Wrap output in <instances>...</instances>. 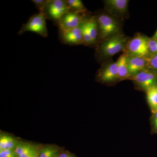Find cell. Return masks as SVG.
<instances>
[{"instance_id": "cell-17", "label": "cell", "mask_w": 157, "mask_h": 157, "mask_svg": "<svg viewBox=\"0 0 157 157\" xmlns=\"http://www.w3.org/2000/svg\"><path fill=\"white\" fill-rule=\"evenodd\" d=\"M69 11L86 13V9L80 0H66Z\"/></svg>"}, {"instance_id": "cell-8", "label": "cell", "mask_w": 157, "mask_h": 157, "mask_svg": "<svg viewBox=\"0 0 157 157\" xmlns=\"http://www.w3.org/2000/svg\"><path fill=\"white\" fill-rule=\"evenodd\" d=\"M59 39L62 43L66 45H83V38L80 25L75 28L68 30H59Z\"/></svg>"}, {"instance_id": "cell-16", "label": "cell", "mask_w": 157, "mask_h": 157, "mask_svg": "<svg viewBox=\"0 0 157 157\" xmlns=\"http://www.w3.org/2000/svg\"><path fill=\"white\" fill-rule=\"evenodd\" d=\"M147 100L154 113L157 112V85L154 86L147 90Z\"/></svg>"}, {"instance_id": "cell-12", "label": "cell", "mask_w": 157, "mask_h": 157, "mask_svg": "<svg viewBox=\"0 0 157 157\" xmlns=\"http://www.w3.org/2000/svg\"><path fill=\"white\" fill-rule=\"evenodd\" d=\"M147 66L146 57L129 55L128 66L131 76L145 69Z\"/></svg>"}, {"instance_id": "cell-1", "label": "cell", "mask_w": 157, "mask_h": 157, "mask_svg": "<svg viewBox=\"0 0 157 157\" xmlns=\"http://www.w3.org/2000/svg\"><path fill=\"white\" fill-rule=\"evenodd\" d=\"M128 38L119 34L105 39L98 46L97 52L99 56L110 57L115 55L126 47Z\"/></svg>"}, {"instance_id": "cell-13", "label": "cell", "mask_w": 157, "mask_h": 157, "mask_svg": "<svg viewBox=\"0 0 157 157\" xmlns=\"http://www.w3.org/2000/svg\"><path fill=\"white\" fill-rule=\"evenodd\" d=\"M128 53H124L118 59V79H125L131 77L128 66Z\"/></svg>"}, {"instance_id": "cell-9", "label": "cell", "mask_w": 157, "mask_h": 157, "mask_svg": "<svg viewBox=\"0 0 157 157\" xmlns=\"http://www.w3.org/2000/svg\"><path fill=\"white\" fill-rule=\"evenodd\" d=\"M130 78L135 81L141 88L146 91L156 85L157 77L155 75L146 69L133 75Z\"/></svg>"}, {"instance_id": "cell-10", "label": "cell", "mask_w": 157, "mask_h": 157, "mask_svg": "<svg viewBox=\"0 0 157 157\" xmlns=\"http://www.w3.org/2000/svg\"><path fill=\"white\" fill-rule=\"evenodd\" d=\"M98 77L100 81L109 82L118 79L117 61L106 65L98 72Z\"/></svg>"}, {"instance_id": "cell-2", "label": "cell", "mask_w": 157, "mask_h": 157, "mask_svg": "<svg viewBox=\"0 0 157 157\" xmlns=\"http://www.w3.org/2000/svg\"><path fill=\"white\" fill-rule=\"evenodd\" d=\"M45 14L42 11L31 16L27 22L22 25L18 34L22 35L25 32H33L44 38L48 37V33L46 25Z\"/></svg>"}, {"instance_id": "cell-24", "label": "cell", "mask_w": 157, "mask_h": 157, "mask_svg": "<svg viewBox=\"0 0 157 157\" xmlns=\"http://www.w3.org/2000/svg\"><path fill=\"white\" fill-rule=\"evenodd\" d=\"M58 157H76L73 154L68 151H63L61 152Z\"/></svg>"}, {"instance_id": "cell-11", "label": "cell", "mask_w": 157, "mask_h": 157, "mask_svg": "<svg viewBox=\"0 0 157 157\" xmlns=\"http://www.w3.org/2000/svg\"><path fill=\"white\" fill-rule=\"evenodd\" d=\"M104 2L107 10L114 15L121 16L128 11V0H107Z\"/></svg>"}, {"instance_id": "cell-26", "label": "cell", "mask_w": 157, "mask_h": 157, "mask_svg": "<svg viewBox=\"0 0 157 157\" xmlns=\"http://www.w3.org/2000/svg\"><path fill=\"white\" fill-rule=\"evenodd\" d=\"M153 39H157V30L156 32L155 33V35H154L153 37Z\"/></svg>"}, {"instance_id": "cell-22", "label": "cell", "mask_w": 157, "mask_h": 157, "mask_svg": "<svg viewBox=\"0 0 157 157\" xmlns=\"http://www.w3.org/2000/svg\"><path fill=\"white\" fill-rule=\"evenodd\" d=\"M0 157H17L14 150L6 149L0 151Z\"/></svg>"}, {"instance_id": "cell-3", "label": "cell", "mask_w": 157, "mask_h": 157, "mask_svg": "<svg viewBox=\"0 0 157 157\" xmlns=\"http://www.w3.org/2000/svg\"><path fill=\"white\" fill-rule=\"evenodd\" d=\"M96 18L99 32L98 38L105 40L120 34L119 25L112 16L102 14L98 15Z\"/></svg>"}, {"instance_id": "cell-21", "label": "cell", "mask_w": 157, "mask_h": 157, "mask_svg": "<svg viewBox=\"0 0 157 157\" xmlns=\"http://www.w3.org/2000/svg\"><path fill=\"white\" fill-rule=\"evenodd\" d=\"M49 0H33L32 2L35 4L39 11H42L47 5Z\"/></svg>"}, {"instance_id": "cell-4", "label": "cell", "mask_w": 157, "mask_h": 157, "mask_svg": "<svg viewBox=\"0 0 157 157\" xmlns=\"http://www.w3.org/2000/svg\"><path fill=\"white\" fill-rule=\"evenodd\" d=\"M83 45H90L95 44L99 36L98 22L96 16L85 17L80 25Z\"/></svg>"}, {"instance_id": "cell-23", "label": "cell", "mask_w": 157, "mask_h": 157, "mask_svg": "<svg viewBox=\"0 0 157 157\" xmlns=\"http://www.w3.org/2000/svg\"><path fill=\"white\" fill-rule=\"evenodd\" d=\"M29 157H39V147L37 145H33Z\"/></svg>"}, {"instance_id": "cell-14", "label": "cell", "mask_w": 157, "mask_h": 157, "mask_svg": "<svg viewBox=\"0 0 157 157\" xmlns=\"http://www.w3.org/2000/svg\"><path fill=\"white\" fill-rule=\"evenodd\" d=\"M61 149L54 145H46L39 148V157H58Z\"/></svg>"}, {"instance_id": "cell-5", "label": "cell", "mask_w": 157, "mask_h": 157, "mask_svg": "<svg viewBox=\"0 0 157 157\" xmlns=\"http://www.w3.org/2000/svg\"><path fill=\"white\" fill-rule=\"evenodd\" d=\"M42 11L45 13L47 19L58 25L60 19L69 10L66 0H49Z\"/></svg>"}, {"instance_id": "cell-20", "label": "cell", "mask_w": 157, "mask_h": 157, "mask_svg": "<svg viewBox=\"0 0 157 157\" xmlns=\"http://www.w3.org/2000/svg\"><path fill=\"white\" fill-rule=\"evenodd\" d=\"M147 65L151 69L157 70V54L154 55L150 58L146 57Z\"/></svg>"}, {"instance_id": "cell-18", "label": "cell", "mask_w": 157, "mask_h": 157, "mask_svg": "<svg viewBox=\"0 0 157 157\" xmlns=\"http://www.w3.org/2000/svg\"><path fill=\"white\" fill-rule=\"evenodd\" d=\"M32 145V144L30 143H27V142H20L18 141L17 145L15 147L14 149V151L16 154V155L17 157L21 155L23 153L29 148Z\"/></svg>"}, {"instance_id": "cell-19", "label": "cell", "mask_w": 157, "mask_h": 157, "mask_svg": "<svg viewBox=\"0 0 157 157\" xmlns=\"http://www.w3.org/2000/svg\"><path fill=\"white\" fill-rule=\"evenodd\" d=\"M148 45L149 52L157 54V39H148Z\"/></svg>"}, {"instance_id": "cell-7", "label": "cell", "mask_w": 157, "mask_h": 157, "mask_svg": "<svg viewBox=\"0 0 157 157\" xmlns=\"http://www.w3.org/2000/svg\"><path fill=\"white\" fill-rule=\"evenodd\" d=\"M85 13L68 11L58 23L59 30H68L79 26L86 17Z\"/></svg>"}, {"instance_id": "cell-15", "label": "cell", "mask_w": 157, "mask_h": 157, "mask_svg": "<svg viewBox=\"0 0 157 157\" xmlns=\"http://www.w3.org/2000/svg\"><path fill=\"white\" fill-rule=\"evenodd\" d=\"M16 138L11 135H1L0 137V151L3 150H14L18 142Z\"/></svg>"}, {"instance_id": "cell-6", "label": "cell", "mask_w": 157, "mask_h": 157, "mask_svg": "<svg viewBox=\"0 0 157 157\" xmlns=\"http://www.w3.org/2000/svg\"><path fill=\"white\" fill-rule=\"evenodd\" d=\"M148 39L142 35H138L127 43L126 47L129 56L146 57L148 54Z\"/></svg>"}, {"instance_id": "cell-25", "label": "cell", "mask_w": 157, "mask_h": 157, "mask_svg": "<svg viewBox=\"0 0 157 157\" xmlns=\"http://www.w3.org/2000/svg\"><path fill=\"white\" fill-rule=\"evenodd\" d=\"M154 124L155 127L157 129V112L154 113Z\"/></svg>"}]
</instances>
